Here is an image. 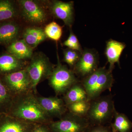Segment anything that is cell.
<instances>
[{"label": "cell", "instance_id": "cell-21", "mask_svg": "<svg viewBox=\"0 0 132 132\" xmlns=\"http://www.w3.org/2000/svg\"><path fill=\"white\" fill-rule=\"evenodd\" d=\"M114 121L111 123L112 130L117 132H130L132 128V123L126 116L119 113L116 110L114 112Z\"/></svg>", "mask_w": 132, "mask_h": 132}, {"label": "cell", "instance_id": "cell-18", "mask_svg": "<svg viewBox=\"0 0 132 132\" xmlns=\"http://www.w3.org/2000/svg\"><path fill=\"white\" fill-rule=\"evenodd\" d=\"M66 105L77 102L88 100L86 92L81 83L73 85L64 95L63 98Z\"/></svg>", "mask_w": 132, "mask_h": 132}, {"label": "cell", "instance_id": "cell-16", "mask_svg": "<svg viewBox=\"0 0 132 132\" xmlns=\"http://www.w3.org/2000/svg\"><path fill=\"white\" fill-rule=\"evenodd\" d=\"M7 50L8 53L21 60H31L34 54L32 48L23 39H18L8 45Z\"/></svg>", "mask_w": 132, "mask_h": 132}, {"label": "cell", "instance_id": "cell-13", "mask_svg": "<svg viewBox=\"0 0 132 132\" xmlns=\"http://www.w3.org/2000/svg\"><path fill=\"white\" fill-rule=\"evenodd\" d=\"M21 27L13 20L0 22V45L8 46L19 39Z\"/></svg>", "mask_w": 132, "mask_h": 132}, {"label": "cell", "instance_id": "cell-22", "mask_svg": "<svg viewBox=\"0 0 132 132\" xmlns=\"http://www.w3.org/2000/svg\"><path fill=\"white\" fill-rule=\"evenodd\" d=\"M90 105V101L86 100L77 102L66 105L68 111L71 113L80 117H86Z\"/></svg>", "mask_w": 132, "mask_h": 132}, {"label": "cell", "instance_id": "cell-6", "mask_svg": "<svg viewBox=\"0 0 132 132\" xmlns=\"http://www.w3.org/2000/svg\"><path fill=\"white\" fill-rule=\"evenodd\" d=\"M50 132H90L93 127L86 117L68 112L59 120L47 125Z\"/></svg>", "mask_w": 132, "mask_h": 132}, {"label": "cell", "instance_id": "cell-20", "mask_svg": "<svg viewBox=\"0 0 132 132\" xmlns=\"http://www.w3.org/2000/svg\"><path fill=\"white\" fill-rule=\"evenodd\" d=\"M13 99L14 97L0 76V114H7L12 106Z\"/></svg>", "mask_w": 132, "mask_h": 132}, {"label": "cell", "instance_id": "cell-25", "mask_svg": "<svg viewBox=\"0 0 132 132\" xmlns=\"http://www.w3.org/2000/svg\"><path fill=\"white\" fill-rule=\"evenodd\" d=\"M63 46L68 48L78 51L81 54L82 50L77 37L72 31L70 32L68 38L63 43Z\"/></svg>", "mask_w": 132, "mask_h": 132}, {"label": "cell", "instance_id": "cell-10", "mask_svg": "<svg viewBox=\"0 0 132 132\" xmlns=\"http://www.w3.org/2000/svg\"><path fill=\"white\" fill-rule=\"evenodd\" d=\"M36 98L43 109L52 119L57 118L60 119L68 112L63 99L57 96L45 97L36 96Z\"/></svg>", "mask_w": 132, "mask_h": 132}, {"label": "cell", "instance_id": "cell-9", "mask_svg": "<svg viewBox=\"0 0 132 132\" xmlns=\"http://www.w3.org/2000/svg\"><path fill=\"white\" fill-rule=\"evenodd\" d=\"M50 14L63 21L64 24L71 28L74 21V2L60 1H46Z\"/></svg>", "mask_w": 132, "mask_h": 132}, {"label": "cell", "instance_id": "cell-14", "mask_svg": "<svg viewBox=\"0 0 132 132\" xmlns=\"http://www.w3.org/2000/svg\"><path fill=\"white\" fill-rule=\"evenodd\" d=\"M112 73L109 69H107L105 67L102 68L93 89L87 97L88 101H91L97 98L105 90L111 91L114 81Z\"/></svg>", "mask_w": 132, "mask_h": 132}, {"label": "cell", "instance_id": "cell-2", "mask_svg": "<svg viewBox=\"0 0 132 132\" xmlns=\"http://www.w3.org/2000/svg\"><path fill=\"white\" fill-rule=\"evenodd\" d=\"M116 109L111 95L100 97L90 101L86 118L93 126L111 123Z\"/></svg>", "mask_w": 132, "mask_h": 132}, {"label": "cell", "instance_id": "cell-11", "mask_svg": "<svg viewBox=\"0 0 132 132\" xmlns=\"http://www.w3.org/2000/svg\"><path fill=\"white\" fill-rule=\"evenodd\" d=\"M35 125L8 114H0V132H31Z\"/></svg>", "mask_w": 132, "mask_h": 132}, {"label": "cell", "instance_id": "cell-8", "mask_svg": "<svg viewBox=\"0 0 132 132\" xmlns=\"http://www.w3.org/2000/svg\"><path fill=\"white\" fill-rule=\"evenodd\" d=\"M98 64L97 52L93 50L86 49L81 54L80 58L72 71L75 74L84 78L97 70Z\"/></svg>", "mask_w": 132, "mask_h": 132}, {"label": "cell", "instance_id": "cell-19", "mask_svg": "<svg viewBox=\"0 0 132 132\" xmlns=\"http://www.w3.org/2000/svg\"><path fill=\"white\" fill-rule=\"evenodd\" d=\"M19 13L17 5L9 0H0V22L13 20Z\"/></svg>", "mask_w": 132, "mask_h": 132}, {"label": "cell", "instance_id": "cell-26", "mask_svg": "<svg viewBox=\"0 0 132 132\" xmlns=\"http://www.w3.org/2000/svg\"><path fill=\"white\" fill-rule=\"evenodd\" d=\"M31 132H50L47 125L35 124Z\"/></svg>", "mask_w": 132, "mask_h": 132}, {"label": "cell", "instance_id": "cell-27", "mask_svg": "<svg viewBox=\"0 0 132 132\" xmlns=\"http://www.w3.org/2000/svg\"><path fill=\"white\" fill-rule=\"evenodd\" d=\"M111 127L105 126H97L92 127L90 132H110Z\"/></svg>", "mask_w": 132, "mask_h": 132}, {"label": "cell", "instance_id": "cell-24", "mask_svg": "<svg viewBox=\"0 0 132 132\" xmlns=\"http://www.w3.org/2000/svg\"><path fill=\"white\" fill-rule=\"evenodd\" d=\"M81 53L73 50L67 48L64 51L63 61L71 67H74L80 58Z\"/></svg>", "mask_w": 132, "mask_h": 132}, {"label": "cell", "instance_id": "cell-15", "mask_svg": "<svg viewBox=\"0 0 132 132\" xmlns=\"http://www.w3.org/2000/svg\"><path fill=\"white\" fill-rule=\"evenodd\" d=\"M126 45L123 43L110 39L107 42L105 54L110 64L109 70L112 72L116 63L120 65V58Z\"/></svg>", "mask_w": 132, "mask_h": 132}, {"label": "cell", "instance_id": "cell-28", "mask_svg": "<svg viewBox=\"0 0 132 132\" xmlns=\"http://www.w3.org/2000/svg\"><path fill=\"white\" fill-rule=\"evenodd\" d=\"M117 132L115 131H114V130H112V129H111V132Z\"/></svg>", "mask_w": 132, "mask_h": 132}, {"label": "cell", "instance_id": "cell-17", "mask_svg": "<svg viewBox=\"0 0 132 132\" xmlns=\"http://www.w3.org/2000/svg\"><path fill=\"white\" fill-rule=\"evenodd\" d=\"M22 39L33 49L47 38L44 29L34 26L26 28L22 32Z\"/></svg>", "mask_w": 132, "mask_h": 132}, {"label": "cell", "instance_id": "cell-23", "mask_svg": "<svg viewBox=\"0 0 132 132\" xmlns=\"http://www.w3.org/2000/svg\"><path fill=\"white\" fill-rule=\"evenodd\" d=\"M44 30L47 38L55 41L60 40L62 36V27L55 21L47 24Z\"/></svg>", "mask_w": 132, "mask_h": 132}, {"label": "cell", "instance_id": "cell-4", "mask_svg": "<svg viewBox=\"0 0 132 132\" xmlns=\"http://www.w3.org/2000/svg\"><path fill=\"white\" fill-rule=\"evenodd\" d=\"M55 66L42 52L34 54L26 69L32 85L33 92L36 94L39 83L49 78Z\"/></svg>", "mask_w": 132, "mask_h": 132}, {"label": "cell", "instance_id": "cell-7", "mask_svg": "<svg viewBox=\"0 0 132 132\" xmlns=\"http://www.w3.org/2000/svg\"><path fill=\"white\" fill-rule=\"evenodd\" d=\"M1 77L14 98L34 92L31 79L26 68Z\"/></svg>", "mask_w": 132, "mask_h": 132}, {"label": "cell", "instance_id": "cell-5", "mask_svg": "<svg viewBox=\"0 0 132 132\" xmlns=\"http://www.w3.org/2000/svg\"><path fill=\"white\" fill-rule=\"evenodd\" d=\"M57 60V65L48 78V82L56 95H64L72 86L79 82V81L72 70L61 63L58 54Z\"/></svg>", "mask_w": 132, "mask_h": 132}, {"label": "cell", "instance_id": "cell-3", "mask_svg": "<svg viewBox=\"0 0 132 132\" xmlns=\"http://www.w3.org/2000/svg\"><path fill=\"white\" fill-rule=\"evenodd\" d=\"M17 3L21 15L29 24L38 27L45 24L48 20L50 13L46 1L19 0Z\"/></svg>", "mask_w": 132, "mask_h": 132}, {"label": "cell", "instance_id": "cell-12", "mask_svg": "<svg viewBox=\"0 0 132 132\" xmlns=\"http://www.w3.org/2000/svg\"><path fill=\"white\" fill-rule=\"evenodd\" d=\"M28 64L26 61L19 60L8 53L0 55V76L24 69Z\"/></svg>", "mask_w": 132, "mask_h": 132}, {"label": "cell", "instance_id": "cell-1", "mask_svg": "<svg viewBox=\"0 0 132 132\" xmlns=\"http://www.w3.org/2000/svg\"><path fill=\"white\" fill-rule=\"evenodd\" d=\"M7 114L32 124L47 125L53 121L39 104L33 92L14 97Z\"/></svg>", "mask_w": 132, "mask_h": 132}]
</instances>
